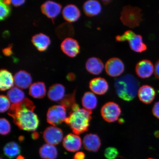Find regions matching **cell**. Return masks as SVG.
<instances>
[{"mask_svg":"<svg viewBox=\"0 0 159 159\" xmlns=\"http://www.w3.org/2000/svg\"><path fill=\"white\" fill-rule=\"evenodd\" d=\"M102 2L105 5H107L108 4L110 3V2H111V1H102Z\"/></svg>","mask_w":159,"mask_h":159,"instance_id":"cell-41","label":"cell"},{"mask_svg":"<svg viewBox=\"0 0 159 159\" xmlns=\"http://www.w3.org/2000/svg\"><path fill=\"white\" fill-rule=\"evenodd\" d=\"M0 112L4 113L7 111L10 107V101L8 97L4 95H1L0 97Z\"/></svg>","mask_w":159,"mask_h":159,"instance_id":"cell-33","label":"cell"},{"mask_svg":"<svg viewBox=\"0 0 159 159\" xmlns=\"http://www.w3.org/2000/svg\"><path fill=\"white\" fill-rule=\"evenodd\" d=\"M65 93V87L60 84H55L49 87L48 97L51 101H61L64 98Z\"/></svg>","mask_w":159,"mask_h":159,"instance_id":"cell-21","label":"cell"},{"mask_svg":"<svg viewBox=\"0 0 159 159\" xmlns=\"http://www.w3.org/2000/svg\"><path fill=\"white\" fill-rule=\"evenodd\" d=\"M11 131V126L7 119L2 118L0 119V134L2 135H7Z\"/></svg>","mask_w":159,"mask_h":159,"instance_id":"cell-31","label":"cell"},{"mask_svg":"<svg viewBox=\"0 0 159 159\" xmlns=\"http://www.w3.org/2000/svg\"><path fill=\"white\" fill-rule=\"evenodd\" d=\"M128 41L130 49L135 52L142 53L147 49V45L143 41L142 35L135 33Z\"/></svg>","mask_w":159,"mask_h":159,"instance_id":"cell-23","label":"cell"},{"mask_svg":"<svg viewBox=\"0 0 159 159\" xmlns=\"http://www.w3.org/2000/svg\"><path fill=\"white\" fill-rule=\"evenodd\" d=\"M66 77L67 80L72 81L74 80L75 79V76L74 73H70L67 75Z\"/></svg>","mask_w":159,"mask_h":159,"instance_id":"cell-39","label":"cell"},{"mask_svg":"<svg viewBox=\"0 0 159 159\" xmlns=\"http://www.w3.org/2000/svg\"><path fill=\"white\" fill-rule=\"evenodd\" d=\"M35 108L32 101L26 98L20 104H12L8 114L20 129L33 132L38 128L39 122L37 115L34 112Z\"/></svg>","mask_w":159,"mask_h":159,"instance_id":"cell-1","label":"cell"},{"mask_svg":"<svg viewBox=\"0 0 159 159\" xmlns=\"http://www.w3.org/2000/svg\"><path fill=\"white\" fill-rule=\"evenodd\" d=\"M61 48L63 53L71 57H76L80 52L78 41L71 38L65 39L61 43Z\"/></svg>","mask_w":159,"mask_h":159,"instance_id":"cell-10","label":"cell"},{"mask_svg":"<svg viewBox=\"0 0 159 159\" xmlns=\"http://www.w3.org/2000/svg\"><path fill=\"white\" fill-rule=\"evenodd\" d=\"M152 113L155 117L159 119V101L155 103L152 109Z\"/></svg>","mask_w":159,"mask_h":159,"instance_id":"cell-34","label":"cell"},{"mask_svg":"<svg viewBox=\"0 0 159 159\" xmlns=\"http://www.w3.org/2000/svg\"><path fill=\"white\" fill-rule=\"evenodd\" d=\"M121 112L120 106L114 102L105 103L101 110V114L103 119L108 123L116 122L120 116Z\"/></svg>","mask_w":159,"mask_h":159,"instance_id":"cell-5","label":"cell"},{"mask_svg":"<svg viewBox=\"0 0 159 159\" xmlns=\"http://www.w3.org/2000/svg\"><path fill=\"white\" fill-rule=\"evenodd\" d=\"M83 142L85 150L91 152H98L101 145V139L96 134H89L85 135Z\"/></svg>","mask_w":159,"mask_h":159,"instance_id":"cell-12","label":"cell"},{"mask_svg":"<svg viewBox=\"0 0 159 159\" xmlns=\"http://www.w3.org/2000/svg\"><path fill=\"white\" fill-rule=\"evenodd\" d=\"M83 8L85 15L89 17L98 15L102 11L101 3L96 0H89L85 2L83 4Z\"/></svg>","mask_w":159,"mask_h":159,"instance_id":"cell-18","label":"cell"},{"mask_svg":"<svg viewBox=\"0 0 159 159\" xmlns=\"http://www.w3.org/2000/svg\"><path fill=\"white\" fill-rule=\"evenodd\" d=\"M139 81L132 75H127L117 79L115 82L117 95L123 100L129 102L136 97L139 91Z\"/></svg>","mask_w":159,"mask_h":159,"instance_id":"cell-3","label":"cell"},{"mask_svg":"<svg viewBox=\"0 0 159 159\" xmlns=\"http://www.w3.org/2000/svg\"><path fill=\"white\" fill-rule=\"evenodd\" d=\"M104 67L102 61L97 57H90L87 60L85 63V68L87 71L94 75L101 74Z\"/></svg>","mask_w":159,"mask_h":159,"instance_id":"cell-16","label":"cell"},{"mask_svg":"<svg viewBox=\"0 0 159 159\" xmlns=\"http://www.w3.org/2000/svg\"><path fill=\"white\" fill-rule=\"evenodd\" d=\"M3 152L6 156L10 159H13L20 153L21 148L16 143L11 142L8 143L3 148Z\"/></svg>","mask_w":159,"mask_h":159,"instance_id":"cell-28","label":"cell"},{"mask_svg":"<svg viewBox=\"0 0 159 159\" xmlns=\"http://www.w3.org/2000/svg\"><path fill=\"white\" fill-rule=\"evenodd\" d=\"M46 94V89L44 83L37 82L33 83L30 87L29 94L33 98L41 99Z\"/></svg>","mask_w":159,"mask_h":159,"instance_id":"cell-26","label":"cell"},{"mask_svg":"<svg viewBox=\"0 0 159 159\" xmlns=\"http://www.w3.org/2000/svg\"><path fill=\"white\" fill-rule=\"evenodd\" d=\"M11 13V8L9 5L3 2L2 1H0V19L4 20L9 16Z\"/></svg>","mask_w":159,"mask_h":159,"instance_id":"cell-30","label":"cell"},{"mask_svg":"<svg viewBox=\"0 0 159 159\" xmlns=\"http://www.w3.org/2000/svg\"><path fill=\"white\" fill-rule=\"evenodd\" d=\"M92 111L79 108L71 111L65 121L75 134L79 135L88 131L92 119Z\"/></svg>","mask_w":159,"mask_h":159,"instance_id":"cell-2","label":"cell"},{"mask_svg":"<svg viewBox=\"0 0 159 159\" xmlns=\"http://www.w3.org/2000/svg\"><path fill=\"white\" fill-rule=\"evenodd\" d=\"M66 118V109L62 105H54L48 111L47 122L53 126H57L65 122Z\"/></svg>","mask_w":159,"mask_h":159,"instance_id":"cell-6","label":"cell"},{"mask_svg":"<svg viewBox=\"0 0 159 159\" xmlns=\"http://www.w3.org/2000/svg\"><path fill=\"white\" fill-rule=\"evenodd\" d=\"M154 73L155 77L157 79L159 80V59L155 64Z\"/></svg>","mask_w":159,"mask_h":159,"instance_id":"cell-36","label":"cell"},{"mask_svg":"<svg viewBox=\"0 0 159 159\" xmlns=\"http://www.w3.org/2000/svg\"><path fill=\"white\" fill-rule=\"evenodd\" d=\"M82 104L85 109L92 111L97 108L98 105V99L93 93L85 92L81 100Z\"/></svg>","mask_w":159,"mask_h":159,"instance_id":"cell-24","label":"cell"},{"mask_svg":"<svg viewBox=\"0 0 159 159\" xmlns=\"http://www.w3.org/2000/svg\"><path fill=\"white\" fill-rule=\"evenodd\" d=\"M154 67L152 61L143 59L137 63L135 72L140 78L145 79L150 77L154 72Z\"/></svg>","mask_w":159,"mask_h":159,"instance_id":"cell-9","label":"cell"},{"mask_svg":"<svg viewBox=\"0 0 159 159\" xmlns=\"http://www.w3.org/2000/svg\"><path fill=\"white\" fill-rule=\"evenodd\" d=\"M61 5L60 4L51 1H48L41 6L42 12L53 20L60 13Z\"/></svg>","mask_w":159,"mask_h":159,"instance_id":"cell-11","label":"cell"},{"mask_svg":"<svg viewBox=\"0 0 159 159\" xmlns=\"http://www.w3.org/2000/svg\"><path fill=\"white\" fill-rule=\"evenodd\" d=\"M85 155L84 152H78L75 153L73 159H85Z\"/></svg>","mask_w":159,"mask_h":159,"instance_id":"cell-37","label":"cell"},{"mask_svg":"<svg viewBox=\"0 0 159 159\" xmlns=\"http://www.w3.org/2000/svg\"><path fill=\"white\" fill-rule=\"evenodd\" d=\"M57 148L53 145L48 144L43 145L39 150V154L43 159H56L57 157Z\"/></svg>","mask_w":159,"mask_h":159,"instance_id":"cell-27","label":"cell"},{"mask_svg":"<svg viewBox=\"0 0 159 159\" xmlns=\"http://www.w3.org/2000/svg\"><path fill=\"white\" fill-rule=\"evenodd\" d=\"M148 159H154V158H148Z\"/></svg>","mask_w":159,"mask_h":159,"instance_id":"cell-44","label":"cell"},{"mask_svg":"<svg viewBox=\"0 0 159 159\" xmlns=\"http://www.w3.org/2000/svg\"><path fill=\"white\" fill-rule=\"evenodd\" d=\"M1 159H3L1 158Z\"/></svg>","mask_w":159,"mask_h":159,"instance_id":"cell-45","label":"cell"},{"mask_svg":"<svg viewBox=\"0 0 159 159\" xmlns=\"http://www.w3.org/2000/svg\"><path fill=\"white\" fill-rule=\"evenodd\" d=\"M31 42L38 50L40 52L46 51L51 43L48 36L42 33L34 35L32 38Z\"/></svg>","mask_w":159,"mask_h":159,"instance_id":"cell-19","label":"cell"},{"mask_svg":"<svg viewBox=\"0 0 159 159\" xmlns=\"http://www.w3.org/2000/svg\"><path fill=\"white\" fill-rule=\"evenodd\" d=\"M17 159H25V158L24 157L22 156H19L17 157Z\"/></svg>","mask_w":159,"mask_h":159,"instance_id":"cell-42","label":"cell"},{"mask_svg":"<svg viewBox=\"0 0 159 159\" xmlns=\"http://www.w3.org/2000/svg\"><path fill=\"white\" fill-rule=\"evenodd\" d=\"M14 77L7 69H2L0 71V89L5 91L11 89L13 86Z\"/></svg>","mask_w":159,"mask_h":159,"instance_id":"cell-22","label":"cell"},{"mask_svg":"<svg viewBox=\"0 0 159 159\" xmlns=\"http://www.w3.org/2000/svg\"><path fill=\"white\" fill-rule=\"evenodd\" d=\"M63 146L70 152H75L81 148L82 142L80 137L75 134H70L63 139Z\"/></svg>","mask_w":159,"mask_h":159,"instance_id":"cell-13","label":"cell"},{"mask_svg":"<svg viewBox=\"0 0 159 159\" xmlns=\"http://www.w3.org/2000/svg\"><path fill=\"white\" fill-rule=\"evenodd\" d=\"M14 80L17 87L22 89H26L30 87L32 79L31 75L27 71L20 70L15 74Z\"/></svg>","mask_w":159,"mask_h":159,"instance_id":"cell-17","label":"cell"},{"mask_svg":"<svg viewBox=\"0 0 159 159\" xmlns=\"http://www.w3.org/2000/svg\"><path fill=\"white\" fill-rule=\"evenodd\" d=\"M43 138L47 144L57 145L63 140V133L61 129L55 126L48 127L43 134Z\"/></svg>","mask_w":159,"mask_h":159,"instance_id":"cell-8","label":"cell"},{"mask_svg":"<svg viewBox=\"0 0 159 159\" xmlns=\"http://www.w3.org/2000/svg\"><path fill=\"white\" fill-rule=\"evenodd\" d=\"M25 0H21V1H11V3L14 6L16 7H18L23 5L25 3Z\"/></svg>","mask_w":159,"mask_h":159,"instance_id":"cell-38","label":"cell"},{"mask_svg":"<svg viewBox=\"0 0 159 159\" xmlns=\"http://www.w3.org/2000/svg\"><path fill=\"white\" fill-rule=\"evenodd\" d=\"M142 10L139 7L125 6L121 13L120 20L123 24L130 28L138 27L142 19Z\"/></svg>","mask_w":159,"mask_h":159,"instance_id":"cell-4","label":"cell"},{"mask_svg":"<svg viewBox=\"0 0 159 159\" xmlns=\"http://www.w3.org/2000/svg\"><path fill=\"white\" fill-rule=\"evenodd\" d=\"M62 15L63 18L70 23L74 22L78 20L81 16V12L79 9L75 5L69 4L63 9Z\"/></svg>","mask_w":159,"mask_h":159,"instance_id":"cell-20","label":"cell"},{"mask_svg":"<svg viewBox=\"0 0 159 159\" xmlns=\"http://www.w3.org/2000/svg\"><path fill=\"white\" fill-rule=\"evenodd\" d=\"M107 74L111 77L120 76L124 72V63L120 59L114 57L109 59L107 61L105 66Z\"/></svg>","mask_w":159,"mask_h":159,"instance_id":"cell-7","label":"cell"},{"mask_svg":"<svg viewBox=\"0 0 159 159\" xmlns=\"http://www.w3.org/2000/svg\"><path fill=\"white\" fill-rule=\"evenodd\" d=\"M7 96L10 101L15 104L23 102L26 98L25 93L16 86L9 89L7 93Z\"/></svg>","mask_w":159,"mask_h":159,"instance_id":"cell-25","label":"cell"},{"mask_svg":"<svg viewBox=\"0 0 159 159\" xmlns=\"http://www.w3.org/2000/svg\"><path fill=\"white\" fill-rule=\"evenodd\" d=\"M12 45L10 44L8 46L2 50V52L4 55L6 56H10L13 54V51H12Z\"/></svg>","mask_w":159,"mask_h":159,"instance_id":"cell-35","label":"cell"},{"mask_svg":"<svg viewBox=\"0 0 159 159\" xmlns=\"http://www.w3.org/2000/svg\"><path fill=\"white\" fill-rule=\"evenodd\" d=\"M89 89L95 94L104 95L108 91L109 86L106 80L102 77H96L91 80L89 84Z\"/></svg>","mask_w":159,"mask_h":159,"instance_id":"cell-14","label":"cell"},{"mask_svg":"<svg viewBox=\"0 0 159 159\" xmlns=\"http://www.w3.org/2000/svg\"><path fill=\"white\" fill-rule=\"evenodd\" d=\"M75 92L74 91L73 94L66 95L60 102L61 105L70 111L79 108V105L75 102Z\"/></svg>","mask_w":159,"mask_h":159,"instance_id":"cell-29","label":"cell"},{"mask_svg":"<svg viewBox=\"0 0 159 159\" xmlns=\"http://www.w3.org/2000/svg\"><path fill=\"white\" fill-rule=\"evenodd\" d=\"M39 137V134L37 132L33 133L32 134V138L33 139H34V140L38 139Z\"/></svg>","mask_w":159,"mask_h":159,"instance_id":"cell-40","label":"cell"},{"mask_svg":"<svg viewBox=\"0 0 159 159\" xmlns=\"http://www.w3.org/2000/svg\"><path fill=\"white\" fill-rule=\"evenodd\" d=\"M19 140L20 142H22L24 140V137L23 136H20L19 138Z\"/></svg>","mask_w":159,"mask_h":159,"instance_id":"cell-43","label":"cell"},{"mask_svg":"<svg viewBox=\"0 0 159 159\" xmlns=\"http://www.w3.org/2000/svg\"><path fill=\"white\" fill-rule=\"evenodd\" d=\"M138 94L141 102L145 104H149L154 100L156 96V91L152 86L144 85L139 89Z\"/></svg>","mask_w":159,"mask_h":159,"instance_id":"cell-15","label":"cell"},{"mask_svg":"<svg viewBox=\"0 0 159 159\" xmlns=\"http://www.w3.org/2000/svg\"><path fill=\"white\" fill-rule=\"evenodd\" d=\"M104 155L107 159H115L118 156L119 152L116 148L108 147L105 149Z\"/></svg>","mask_w":159,"mask_h":159,"instance_id":"cell-32","label":"cell"}]
</instances>
